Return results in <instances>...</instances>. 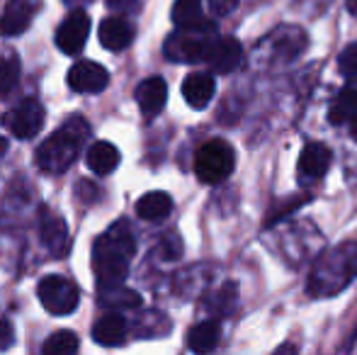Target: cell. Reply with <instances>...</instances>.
<instances>
[{
	"label": "cell",
	"mask_w": 357,
	"mask_h": 355,
	"mask_svg": "<svg viewBox=\"0 0 357 355\" xmlns=\"http://www.w3.org/2000/svg\"><path fill=\"white\" fill-rule=\"evenodd\" d=\"M355 114H357V78L353 76V81L340 90V93L335 95L333 103H331L328 122L331 124H343V122H350Z\"/></svg>",
	"instance_id": "obj_20"
},
{
	"label": "cell",
	"mask_w": 357,
	"mask_h": 355,
	"mask_svg": "<svg viewBox=\"0 0 357 355\" xmlns=\"http://www.w3.org/2000/svg\"><path fill=\"white\" fill-rule=\"evenodd\" d=\"M134 27L122 17H107L100 24V44L109 52H122L132 44Z\"/></svg>",
	"instance_id": "obj_17"
},
{
	"label": "cell",
	"mask_w": 357,
	"mask_h": 355,
	"mask_svg": "<svg viewBox=\"0 0 357 355\" xmlns=\"http://www.w3.org/2000/svg\"><path fill=\"white\" fill-rule=\"evenodd\" d=\"M42 351L47 355H71L78 351V336L73 331H56L47 338Z\"/></svg>",
	"instance_id": "obj_24"
},
{
	"label": "cell",
	"mask_w": 357,
	"mask_h": 355,
	"mask_svg": "<svg viewBox=\"0 0 357 355\" xmlns=\"http://www.w3.org/2000/svg\"><path fill=\"white\" fill-rule=\"evenodd\" d=\"M284 351H287V353H296V348H294V346H280V348H278V353H284Z\"/></svg>",
	"instance_id": "obj_31"
},
{
	"label": "cell",
	"mask_w": 357,
	"mask_h": 355,
	"mask_svg": "<svg viewBox=\"0 0 357 355\" xmlns=\"http://www.w3.org/2000/svg\"><path fill=\"white\" fill-rule=\"evenodd\" d=\"M90 129L83 117H71L37 149V166L47 173H63L78 158Z\"/></svg>",
	"instance_id": "obj_3"
},
{
	"label": "cell",
	"mask_w": 357,
	"mask_h": 355,
	"mask_svg": "<svg viewBox=\"0 0 357 355\" xmlns=\"http://www.w3.org/2000/svg\"><path fill=\"white\" fill-rule=\"evenodd\" d=\"M209 5H212V13L214 15L224 17V15L234 13V10L238 8V0H209Z\"/></svg>",
	"instance_id": "obj_27"
},
{
	"label": "cell",
	"mask_w": 357,
	"mask_h": 355,
	"mask_svg": "<svg viewBox=\"0 0 357 355\" xmlns=\"http://www.w3.org/2000/svg\"><path fill=\"white\" fill-rule=\"evenodd\" d=\"M173 22L178 27H197L204 24V10L199 0H175L173 5Z\"/></svg>",
	"instance_id": "obj_23"
},
{
	"label": "cell",
	"mask_w": 357,
	"mask_h": 355,
	"mask_svg": "<svg viewBox=\"0 0 357 355\" xmlns=\"http://www.w3.org/2000/svg\"><path fill=\"white\" fill-rule=\"evenodd\" d=\"M42 0H8L3 15H0V34L3 37H17L32 24L37 13L42 10Z\"/></svg>",
	"instance_id": "obj_8"
},
{
	"label": "cell",
	"mask_w": 357,
	"mask_h": 355,
	"mask_svg": "<svg viewBox=\"0 0 357 355\" xmlns=\"http://www.w3.org/2000/svg\"><path fill=\"white\" fill-rule=\"evenodd\" d=\"M20 78V61L15 54H3L0 56V93H8L15 88Z\"/></svg>",
	"instance_id": "obj_25"
},
{
	"label": "cell",
	"mask_w": 357,
	"mask_h": 355,
	"mask_svg": "<svg viewBox=\"0 0 357 355\" xmlns=\"http://www.w3.org/2000/svg\"><path fill=\"white\" fill-rule=\"evenodd\" d=\"M348 10L353 15H357V0H348Z\"/></svg>",
	"instance_id": "obj_32"
},
{
	"label": "cell",
	"mask_w": 357,
	"mask_h": 355,
	"mask_svg": "<svg viewBox=\"0 0 357 355\" xmlns=\"http://www.w3.org/2000/svg\"><path fill=\"white\" fill-rule=\"evenodd\" d=\"M5 151H8V139H5V137H0V156H3Z\"/></svg>",
	"instance_id": "obj_30"
},
{
	"label": "cell",
	"mask_w": 357,
	"mask_h": 355,
	"mask_svg": "<svg viewBox=\"0 0 357 355\" xmlns=\"http://www.w3.org/2000/svg\"><path fill=\"white\" fill-rule=\"evenodd\" d=\"M105 3H107V8H112V10H119V13H129V10H134L137 0H105Z\"/></svg>",
	"instance_id": "obj_29"
},
{
	"label": "cell",
	"mask_w": 357,
	"mask_h": 355,
	"mask_svg": "<svg viewBox=\"0 0 357 355\" xmlns=\"http://www.w3.org/2000/svg\"><path fill=\"white\" fill-rule=\"evenodd\" d=\"M173 212V199L168 192H146L137 202V214L146 222H158Z\"/></svg>",
	"instance_id": "obj_22"
},
{
	"label": "cell",
	"mask_w": 357,
	"mask_h": 355,
	"mask_svg": "<svg viewBox=\"0 0 357 355\" xmlns=\"http://www.w3.org/2000/svg\"><path fill=\"white\" fill-rule=\"evenodd\" d=\"M216 39L212 22L197 24V27H178V32H173L165 39V56L170 61H204L207 49L212 47Z\"/></svg>",
	"instance_id": "obj_4"
},
{
	"label": "cell",
	"mask_w": 357,
	"mask_h": 355,
	"mask_svg": "<svg viewBox=\"0 0 357 355\" xmlns=\"http://www.w3.org/2000/svg\"><path fill=\"white\" fill-rule=\"evenodd\" d=\"M338 68L343 76H357V44H350L348 49H343L338 56Z\"/></svg>",
	"instance_id": "obj_26"
},
{
	"label": "cell",
	"mask_w": 357,
	"mask_h": 355,
	"mask_svg": "<svg viewBox=\"0 0 357 355\" xmlns=\"http://www.w3.org/2000/svg\"><path fill=\"white\" fill-rule=\"evenodd\" d=\"M119 166V151L109 142H95L88 149V168L95 176H109Z\"/></svg>",
	"instance_id": "obj_21"
},
{
	"label": "cell",
	"mask_w": 357,
	"mask_h": 355,
	"mask_svg": "<svg viewBox=\"0 0 357 355\" xmlns=\"http://www.w3.org/2000/svg\"><path fill=\"white\" fill-rule=\"evenodd\" d=\"M39 239L52 256H63L68 251V227L61 214L44 207L39 214Z\"/></svg>",
	"instance_id": "obj_10"
},
{
	"label": "cell",
	"mask_w": 357,
	"mask_h": 355,
	"mask_svg": "<svg viewBox=\"0 0 357 355\" xmlns=\"http://www.w3.org/2000/svg\"><path fill=\"white\" fill-rule=\"evenodd\" d=\"M165 100H168V86H165L163 78L153 76V78H146L144 83H139L137 103L144 117H149V119L155 117V114L165 107Z\"/></svg>",
	"instance_id": "obj_15"
},
{
	"label": "cell",
	"mask_w": 357,
	"mask_h": 355,
	"mask_svg": "<svg viewBox=\"0 0 357 355\" xmlns=\"http://www.w3.org/2000/svg\"><path fill=\"white\" fill-rule=\"evenodd\" d=\"M234 166L236 153L224 139H212V142L202 144L195 153V173L207 185H216L226 180L234 173Z\"/></svg>",
	"instance_id": "obj_5"
},
{
	"label": "cell",
	"mask_w": 357,
	"mask_h": 355,
	"mask_svg": "<svg viewBox=\"0 0 357 355\" xmlns=\"http://www.w3.org/2000/svg\"><path fill=\"white\" fill-rule=\"evenodd\" d=\"M357 275V241H345L326 251L314 263L309 278V292L314 297H333L343 292Z\"/></svg>",
	"instance_id": "obj_2"
},
{
	"label": "cell",
	"mask_w": 357,
	"mask_h": 355,
	"mask_svg": "<svg viewBox=\"0 0 357 355\" xmlns=\"http://www.w3.org/2000/svg\"><path fill=\"white\" fill-rule=\"evenodd\" d=\"M219 338H221V324L216 319H207V322H199L190 328L188 348L195 353H209L219 346Z\"/></svg>",
	"instance_id": "obj_19"
},
{
	"label": "cell",
	"mask_w": 357,
	"mask_h": 355,
	"mask_svg": "<svg viewBox=\"0 0 357 355\" xmlns=\"http://www.w3.org/2000/svg\"><path fill=\"white\" fill-rule=\"evenodd\" d=\"M350 122H353V137L357 139V114H355L353 119H350Z\"/></svg>",
	"instance_id": "obj_33"
},
{
	"label": "cell",
	"mask_w": 357,
	"mask_h": 355,
	"mask_svg": "<svg viewBox=\"0 0 357 355\" xmlns=\"http://www.w3.org/2000/svg\"><path fill=\"white\" fill-rule=\"evenodd\" d=\"M214 93H216V83H214L212 73L195 71L183 81V98L188 100V105L195 109L207 107V105L212 103Z\"/></svg>",
	"instance_id": "obj_14"
},
{
	"label": "cell",
	"mask_w": 357,
	"mask_h": 355,
	"mask_svg": "<svg viewBox=\"0 0 357 355\" xmlns=\"http://www.w3.org/2000/svg\"><path fill=\"white\" fill-rule=\"evenodd\" d=\"M5 127L17 139H34L44 124V107L34 98H27L5 114Z\"/></svg>",
	"instance_id": "obj_7"
},
{
	"label": "cell",
	"mask_w": 357,
	"mask_h": 355,
	"mask_svg": "<svg viewBox=\"0 0 357 355\" xmlns=\"http://www.w3.org/2000/svg\"><path fill=\"white\" fill-rule=\"evenodd\" d=\"M134 248L137 246L132 229L124 222L112 224L93 246V270L98 275V285H122Z\"/></svg>",
	"instance_id": "obj_1"
},
{
	"label": "cell",
	"mask_w": 357,
	"mask_h": 355,
	"mask_svg": "<svg viewBox=\"0 0 357 355\" xmlns=\"http://www.w3.org/2000/svg\"><path fill=\"white\" fill-rule=\"evenodd\" d=\"M107 83H109V73L95 61H78L68 71V86L75 93H85V95L100 93V90L107 88Z\"/></svg>",
	"instance_id": "obj_12"
},
{
	"label": "cell",
	"mask_w": 357,
	"mask_h": 355,
	"mask_svg": "<svg viewBox=\"0 0 357 355\" xmlns=\"http://www.w3.org/2000/svg\"><path fill=\"white\" fill-rule=\"evenodd\" d=\"M333 153L328 146L319 142H311L304 146V151L299 153V163H296V176L301 183H314L316 178L326 176V171L331 168Z\"/></svg>",
	"instance_id": "obj_11"
},
{
	"label": "cell",
	"mask_w": 357,
	"mask_h": 355,
	"mask_svg": "<svg viewBox=\"0 0 357 355\" xmlns=\"http://www.w3.org/2000/svg\"><path fill=\"white\" fill-rule=\"evenodd\" d=\"M124 338H127V322H124L122 312H109L93 326V341L100 346H122Z\"/></svg>",
	"instance_id": "obj_16"
},
{
	"label": "cell",
	"mask_w": 357,
	"mask_h": 355,
	"mask_svg": "<svg viewBox=\"0 0 357 355\" xmlns=\"http://www.w3.org/2000/svg\"><path fill=\"white\" fill-rule=\"evenodd\" d=\"M100 304L107 307L109 312H124V309L142 307V297L134 289H127L122 285H98Z\"/></svg>",
	"instance_id": "obj_18"
},
{
	"label": "cell",
	"mask_w": 357,
	"mask_h": 355,
	"mask_svg": "<svg viewBox=\"0 0 357 355\" xmlns=\"http://www.w3.org/2000/svg\"><path fill=\"white\" fill-rule=\"evenodd\" d=\"M88 34H90L88 13L73 10V13L61 22V27H59L56 47L61 49L63 54H68V56H75V54H80V49L85 47V42H88Z\"/></svg>",
	"instance_id": "obj_9"
},
{
	"label": "cell",
	"mask_w": 357,
	"mask_h": 355,
	"mask_svg": "<svg viewBox=\"0 0 357 355\" xmlns=\"http://www.w3.org/2000/svg\"><path fill=\"white\" fill-rule=\"evenodd\" d=\"M39 302L47 309L49 314H56V317H63V314H71L80 302V289L73 280L63 278V275H47L42 278L37 287Z\"/></svg>",
	"instance_id": "obj_6"
},
{
	"label": "cell",
	"mask_w": 357,
	"mask_h": 355,
	"mask_svg": "<svg viewBox=\"0 0 357 355\" xmlns=\"http://www.w3.org/2000/svg\"><path fill=\"white\" fill-rule=\"evenodd\" d=\"M241 59H243V49H241V42L236 37H221L214 39L212 47L207 49V56L204 61L209 63L214 73H231L238 68Z\"/></svg>",
	"instance_id": "obj_13"
},
{
	"label": "cell",
	"mask_w": 357,
	"mask_h": 355,
	"mask_svg": "<svg viewBox=\"0 0 357 355\" xmlns=\"http://www.w3.org/2000/svg\"><path fill=\"white\" fill-rule=\"evenodd\" d=\"M13 343V324L10 322H0V348H8Z\"/></svg>",
	"instance_id": "obj_28"
}]
</instances>
